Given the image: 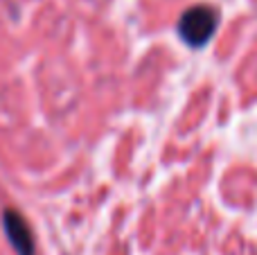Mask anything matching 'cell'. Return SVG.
Listing matches in <instances>:
<instances>
[{"label":"cell","instance_id":"cell-1","mask_svg":"<svg viewBox=\"0 0 257 255\" xmlns=\"http://www.w3.org/2000/svg\"><path fill=\"white\" fill-rule=\"evenodd\" d=\"M219 25V14L210 5H194V7L185 9L178 21V34L190 48H201L205 45L212 34L217 32Z\"/></svg>","mask_w":257,"mask_h":255},{"label":"cell","instance_id":"cell-2","mask_svg":"<svg viewBox=\"0 0 257 255\" xmlns=\"http://www.w3.org/2000/svg\"><path fill=\"white\" fill-rule=\"evenodd\" d=\"M3 226H5V233H7L14 251L18 255H34V237H32V230L21 212L5 210Z\"/></svg>","mask_w":257,"mask_h":255}]
</instances>
